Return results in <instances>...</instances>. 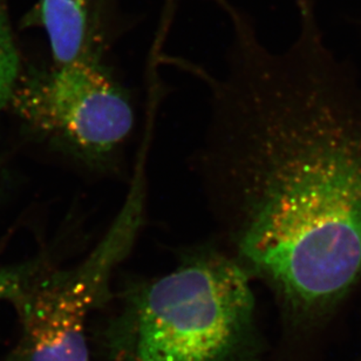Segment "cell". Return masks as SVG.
Here are the masks:
<instances>
[{
    "label": "cell",
    "mask_w": 361,
    "mask_h": 361,
    "mask_svg": "<svg viewBox=\"0 0 361 361\" xmlns=\"http://www.w3.org/2000/svg\"><path fill=\"white\" fill-rule=\"evenodd\" d=\"M231 37L219 75L162 53L210 95L195 159L215 242L293 310L326 305L361 277V94L304 47L271 53L233 0H210Z\"/></svg>",
    "instance_id": "cell-1"
},
{
    "label": "cell",
    "mask_w": 361,
    "mask_h": 361,
    "mask_svg": "<svg viewBox=\"0 0 361 361\" xmlns=\"http://www.w3.org/2000/svg\"><path fill=\"white\" fill-rule=\"evenodd\" d=\"M252 278L214 240L126 285L97 332L106 361H261Z\"/></svg>",
    "instance_id": "cell-2"
},
{
    "label": "cell",
    "mask_w": 361,
    "mask_h": 361,
    "mask_svg": "<svg viewBox=\"0 0 361 361\" xmlns=\"http://www.w3.org/2000/svg\"><path fill=\"white\" fill-rule=\"evenodd\" d=\"M146 195L147 184L132 180L107 233L80 264L68 270L44 264L11 300L20 336L4 361H93L88 317L113 298L111 277L142 229Z\"/></svg>",
    "instance_id": "cell-3"
},
{
    "label": "cell",
    "mask_w": 361,
    "mask_h": 361,
    "mask_svg": "<svg viewBox=\"0 0 361 361\" xmlns=\"http://www.w3.org/2000/svg\"><path fill=\"white\" fill-rule=\"evenodd\" d=\"M12 104L33 127L95 171H115L135 125L125 88L90 53L25 87Z\"/></svg>",
    "instance_id": "cell-4"
},
{
    "label": "cell",
    "mask_w": 361,
    "mask_h": 361,
    "mask_svg": "<svg viewBox=\"0 0 361 361\" xmlns=\"http://www.w3.org/2000/svg\"><path fill=\"white\" fill-rule=\"evenodd\" d=\"M92 0H42L40 20L49 37L56 66L73 63L99 49L90 44Z\"/></svg>",
    "instance_id": "cell-5"
},
{
    "label": "cell",
    "mask_w": 361,
    "mask_h": 361,
    "mask_svg": "<svg viewBox=\"0 0 361 361\" xmlns=\"http://www.w3.org/2000/svg\"><path fill=\"white\" fill-rule=\"evenodd\" d=\"M19 56L14 45L6 14L0 7V115L12 104L18 87Z\"/></svg>",
    "instance_id": "cell-6"
},
{
    "label": "cell",
    "mask_w": 361,
    "mask_h": 361,
    "mask_svg": "<svg viewBox=\"0 0 361 361\" xmlns=\"http://www.w3.org/2000/svg\"><path fill=\"white\" fill-rule=\"evenodd\" d=\"M44 264L42 261H35L28 264L0 268V300L11 302L16 298Z\"/></svg>",
    "instance_id": "cell-7"
}]
</instances>
